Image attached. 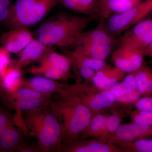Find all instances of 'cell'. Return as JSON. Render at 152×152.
<instances>
[{
	"instance_id": "obj_1",
	"label": "cell",
	"mask_w": 152,
	"mask_h": 152,
	"mask_svg": "<svg viewBox=\"0 0 152 152\" xmlns=\"http://www.w3.org/2000/svg\"><path fill=\"white\" fill-rule=\"evenodd\" d=\"M94 18V16L58 13L39 27L37 31L38 39L48 46L75 47Z\"/></svg>"
},
{
	"instance_id": "obj_2",
	"label": "cell",
	"mask_w": 152,
	"mask_h": 152,
	"mask_svg": "<svg viewBox=\"0 0 152 152\" xmlns=\"http://www.w3.org/2000/svg\"><path fill=\"white\" fill-rule=\"evenodd\" d=\"M48 106L25 111L24 121L29 135L37 140L40 152H57L63 144L64 130Z\"/></svg>"
},
{
	"instance_id": "obj_3",
	"label": "cell",
	"mask_w": 152,
	"mask_h": 152,
	"mask_svg": "<svg viewBox=\"0 0 152 152\" xmlns=\"http://www.w3.org/2000/svg\"><path fill=\"white\" fill-rule=\"evenodd\" d=\"M60 97L50 103V107L62 126L63 145L79 139L81 133L89 123L94 113L78 100L58 94Z\"/></svg>"
},
{
	"instance_id": "obj_4",
	"label": "cell",
	"mask_w": 152,
	"mask_h": 152,
	"mask_svg": "<svg viewBox=\"0 0 152 152\" xmlns=\"http://www.w3.org/2000/svg\"><path fill=\"white\" fill-rule=\"evenodd\" d=\"M60 4V0H16L10 15L2 24L9 29L32 26Z\"/></svg>"
},
{
	"instance_id": "obj_5",
	"label": "cell",
	"mask_w": 152,
	"mask_h": 152,
	"mask_svg": "<svg viewBox=\"0 0 152 152\" xmlns=\"http://www.w3.org/2000/svg\"><path fill=\"white\" fill-rule=\"evenodd\" d=\"M58 94L76 98L89 109L94 114L112 108L118 104L115 97L110 90L101 89L88 83L77 82L75 84L67 85Z\"/></svg>"
},
{
	"instance_id": "obj_6",
	"label": "cell",
	"mask_w": 152,
	"mask_h": 152,
	"mask_svg": "<svg viewBox=\"0 0 152 152\" xmlns=\"http://www.w3.org/2000/svg\"><path fill=\"white\" fill-rule=\"evenodd\" d=\"M39 64L30 69V72L36 75L58 80H67L70 76L72 65L66 55L61 54L50 49L40 61Z\"/></svg>"
},
{
	"instance_id": "obj_7",
	"label": "cell",
	"mask_w": 152,
	"mask_h": 152,
	"mask_svg": "<svg viewBox=\"0 0 152 152\" xmlns=\"http://www.w3.org/2000/svg\"><path fill=\"white\" fill-rule=\"evenodd\" d=\"M152 10V0H144L127 11L112 15L104 25L113 35L121 34L143 20Z\"/></svg>"
},
{
	"instance_id": "obj_8",
	"label": "cell",
	"mask_w": 152,
	"mask_h": 152,
	"mask_svg": "<svg viewBox=\"0 0 152 152\" xmlns=\"http://www.w3.org/2000/svg\"><path fill=\"white\" fill-rule=\"evenodd\" d=\"M145 57L142 50L121 44L112 55L115 66L126 73H132L143 64Z\"/></svg>"
},
{
	"instance_id": "obj_9",
	"label": "cell",
	"mask_w": 152,
	"mask_h": 152,
	"mask_svg": "<svg viewBox=\"0 0 152 152\" xmlns=\"http://www.w3.org/2000/svg\"><path fill=\"white\" fill-rule=\"evenodd\" d=\"M151 137H152V126L132 122L120 125L103 142L117 145L122 142H132Z\"/></svg>"
},
{
	"instance_id": "obj_10",
	"label": "cell",
	"mask_w": 152,
	"mask_h": 152,
	"mask_svg": "<svg viewBox=\"0 0 152 152\" xmlns=\"http://www.w3.org/2000/svg\"><path fill=\"white\" fill-rule=\"evenodd\" d=\"M152 42V19L142 20L120 39L121 44L143 50Z\"/></svg>"
},
{
	"instance_id": "obj_11",
	"label": "cell",
	"mask_w": 152,
	"mask_h": 152,
	"mask_svg": "<svg viewBox=\"0 0 152 152\" xmlns=\"http://www.w3.org/2000/svg\"><path fill=\"white\" fill-rule=\"evenodd\" d=\"M57 152H125L115 144L109 143L97 139H78L62 145Z\"/></svg>"
},
{
	"instance_id": "obj_12",
	"label": "cell",
	"mask_w": 152,
	"mask_h": 152,
	"mask_svg": "<svg viewBox=\"0 0 152 152\" xmlns=\"http://www.w3.org/2000/svg\"><path fill=\"white\" fill-rule=\"evenodd\" d=\"M33 39L28 28H17L3 33L0 37V43L10 53H19Z\"/></svg>"
},
{
	"instance_id": "obj_13",
	"label": "cell",
	"mask_w": 152,
	"mask_h": 152,
	"mask_svg": "<svg viewBox=\"0 0 152 152\" xmlns=\"http://www.w3.org/2000/svg\"><path fill=\"white\" fill-rule=\"evenodd\" d=\"M50 49L38 39H35L34 38L30 43L19 53L18 59L11 64L22 69L34 62L39 61Z\"/></svg>"
},
{
	"instance_id": "obj_14",
	"label": "cell",
	"mask_w": 152,
	"mask_h": 152,
	"mask_svg": "<svg viewBox=\"0 0 152 152\" xmlns=\"http://www.w3.org/2000/svg\"><path fill=\"white\" fill-rule=\"evenodd\" d=\"M126 72L119 68L107 64L95 72L90 83L101 89L110 90L113 86L123 80Z\"/></svg>"
},
{
	"instance_id": "obj_15",
	"label": "cell",
	"mask_w": 152,
	"mask_h": 152,
	"mask_svg": "<svg viewBox=\"0 0 152 152\" xmlns=\"http://www.w3.org/2000/svg\"><path fill=\"white\" fill-rule=\"evenodd\" d=\"M117 43V40L114 36L106 28L104 24L101 23L94 29L83 32L76 45L81 44L92 43L113 47Z\"/></svg>"
},
{
	"instance_id": "obj_16",
	"label": "cell",
	"mask_w": 152,
	"mask_h": 152,
	"mask_svg": "<svg viewBox=\"0 0 152 152\" xmlns=\"http://www.w3.org/2000/svg\"><path fill=\"white\" fill-rule=\"evenodd\" d=\"M67 85L45 77L35 76L28 80H24L22 88L35 90L42 94H53L61 92Z\"/></svg>"
},
{
	"instance_id": "obj_17",
	"label": "cell",
	"mask_w": 152,
	"mask_h": 152,
	"mask_svg": "<svg viewBox=\"0 0 152 152\" xmlns=\"http://www.w3.org/2000/svg\"><path fill=\"white\" fill-rule=\"evenodd\" d=\"M24 143L23 131L16 128L11 121L0 139V152H16L19 147Z\"/></svg>"
},
{
	"instance_id": "obj_18",
	"label": "cell",
	"mask_w": 152,
	"mask_h": 152,
	"mask_svg": "<svg viewBox=\"0 0 152 152\" xmlns=\"http://www.w3.org/2000/svg\"><path fill=\"white\" fill-rule=\"evenodd\" d=\"M24 79L21 69L11 64L1 77V89L0 94H10L22 88Z\"/></svg>"
},
{
	"instance_id": "obj_19",
	"label": "cell",
	"mask_w": 152,
	"mask_h": 152,
	"mask_svg": "<svg viewBox=\"0 0 152 152\" xmlns=\"http://www.w3.org/2000/svg\"><path fill=\"white\" fill-rule=\"evenodd\" d=\"M144 0H107L100 6L99 15L108 19L114 14L119 13L132 8Z\"/></svg>"
},
{
	"instance_id": "obj_20",
	"label": "cell",
	"mask_w": 152,
	"mask_h": 152,
	"mask_svg": "<svg viewBox=\"0 0 152 152\" xmlns=\"http://www.w3.org/2000/svg\"><path fill=\"white\" fill-rule=\"evenodd\" d=\"M135 81L137 89L142 96H150L152 95V69L143 64L132 72Z\"/></svg>"
},
{
	"instance_id": "obj_21",
	"label": "cell",
	"mask_w": 152,
	"mask_h": 152,
	"mask_svg": "<svg viewBox=\"0 0 152 152\" xmlns=\"http://www.w3.org/2000/svg\"><path fill=\"white\" fill-rule=\"evenodd\" d=\"M113 47L92 43L79 44L75 47L74 50L86 56L105 60L111 53Z\"/></svg>"
},
{
	"instance_id": "obj_22",
	"label": "cell",
	"mask_w": 152,
	"mask_h": 152,
	"mask_svg": "<svg viewBox=\"0 0 152 152\" xmlns=\"http://www.w3.org/2000/svg\"><path fill=\"white\" fill-rule=\"evenodd\" d=\"M66 56L70 60L72 66H75L77 69L88 68L96 71L101 69L107 64L105 60L96 59L86 56L74 50L68 52Z\"/></svg>"
},
{
	"instance_id": "obj_23",
	"label": "cell",
	"mask_w": 152,
	"mask_h": 152,
	"mask_svg": "<svg viewBox=\"0 0 152 152\" xmlns=\"http://www.w3.org/2000/svg\"><path fill=\"white\" fill-rule=\"evenodd\" d=\"M106 116L102 112L94 114L88 124L81 133L79 139H99L103 130Z\"/></svg>"
},
{
	"instance_id": "obj_24",
	"label": "cell",
	"mask_w": 152,
	"mask_h": 152,
	"mask_svg": "<svg viewBox=\"0 0 152 152\" xmlns=\"http://www.w3.org/2000/svg\"><path fill=\"white\" fill-rule=\"evenodd\" d=\"M122 110H118L115 109L112 112L111 115H107L102 132L98 140L104 141L107 137L113 133L119 127L124 113Z\"/></svg>"
},
{
	"instance_id": "obj_25",
	"label": "cell",
	"mask_w": 152,
	"mask_h": 152,
	"mask_svg": "<svg viewBox=\"0 0 152 152\" xmlns=\"http://www.w3.org/2000/svg\"><path fill=\"white\" fill-rule=\"evenodd\" d=\"M125 152H152V139L143 138L117 144Z\"/></svg>"
},
{
	"instance_id": "obj_26",
	"label": "cell",
	"mask_w": 152,
	"mask_h": 152,
	"mask_svg": "<svg viewBox=\"0 0 152 152\" xmlns=\"http://www.w3.org/2000/svg\"><path fill=\"white\" fill-rule=\"evenodd\" d=\"M50 102V99H25L17 100L14 101L12 104L17 112H21L48 105Z\"/></svg>"
},
{
	"instance_id": "obj_27",
	"label": "cell",
	"mask_w": 152,
	"mask_h": 152,
	"mask_svg": "<svg viewBox=\"0 0 152 152\" xmlns=\"http://www.w3.org/2000/svg\"><path fill=\"white\" fill-rule=\"evenodd\" d=\"M137 86L134 77L132 73L125 76L121 82L117 83L110 89L111 92L115 97L136 89Z\"/></svg>"
},
{
	"instance_id": "obj_28",
	"label": "cell",
	"mask_w": 152,
	"mask_h": 152,
	"mask_svg": "<svg viewBox=\"0 0 152 152\" xmlns=\"http://www.w3.org/2000/svg\"><path fill=\"white\" fill-rule=\"evenodd\" d=\"M129 113L132 122L152 126V112L136 109L130 111Z\"/></svg>"
},
{
	"instance_id": "obj_29",
	"label": "cell",
	"mask_w": 152,
	"mask_h": 152,
	"mask_svg": "<svg viewBox=\"0 0 152 152\" xmlns=\"http://www.w3.org/2000/svg\"><path fill=\"white\" fill-rule=\"evenodd\" d=\"M81 10L82 14L94 16L99 13L100 0H77Z\"/></svg>"
},
{
	"instance_id": "obj_30",
	"label": "cell",
	"mask_w": 152,
	"mask_h": 152,
	"mask_svg": "<svg viewBox=\"0 0 152 152\" xmlns=\"http://www.w3.org/2000/svg\"><path fill=\"white\" fill-rule=\"evenodd\" d=\"M142 95L136 89L132 91L125 94H124L115 97L117 103L124 105H130L134 103L136 101L141 98Z\"/></svg>"
},
{
	"instance_id": "obj_31",
	"label": "cell",
	"mask_w": 152,
	"mask_h": 152,
	"mask_svg": "<svg viewBox=\"0 0 152 152\" xmlns=\"http://www.w3.org/2000/svg\"><path fill=\"white\" fill-rule=\"evenodd\" d=\"M12 4V0H0V24H2L8 18Z\"/></svg>"
},
{
	"instance_id": "obj_32",
	"label": "cell",
	"mask_w": 152,
	"mask_h": 152,
	"mask_svg": "<svg viewBox=\"0 0 152 152\" xmlns=\"http://www.w3.org/2000/svg\"><path fill=\"white\" fill-rule=\"evenodd\" d=\"M12 121L11 115L4 106L0 105V139L3 132Z\"/></svg>"
},
{
	"instance_id": "obj_33",
	"label": "cell",
	"mask_w": 152,
	"mask_h": 152,
	"mask_svg": "<svg viewBox=\"0 0 152 152\" xmlns=\"http://www.w3.org/2000/svg\"><path fill=\"white\" fill-rule=\"evenodd\" d=\"M136 108L140 110L152 112V97L140 98L134 104Z\"/></svg>"
},
{
	"instance_id": "obj_34",
	"label": "cell",
	"mask_w": 152,
	"mask_h": 152,
	"mask_svg": "<svg viewBox=\"0 0 152 152\" xmlns=\"http://www.w3.org/2000/svg\"><path fill=\"white\" fill-rule=\"evenodd\" d=\"M80 75L86 80L87 83H90L96 71L88 68L78 69Z\"/></svg>"
},
{
	"instance_id": "obj_35",
	"label": "cell",
	"mask_w": 152,
	"mask_h": 152,
	"mask_svg": "<svg viewBox=\"0 0 152 152\" xmlns=\"http://www.w3.org/2000/svg\"><path fill=\"white\" fill-rule=\"evenodd\" d=\"M145 56L149 57L152 60V42L147 48L143 50Z\"/></svg>"
},
{
	"instance_id": "obj_36",
	"label": "cell",
	"mask_w": 152,
	"mask_h": 152,
	"mask_svg": "<svg viewBox=\"0 0 152 152\" xmlns=\"http://www.w3.org/2000/svg\"><path fill=\"white\" fill-rule=\"evenodd\" d=\"M107 0H100V6L102 4H103ZM100 7V6H99Z\"/></svg>"
},
{
	"instance_id": "obj_37",
	"label": "cell",
	"mask_w": 152,
	"mask_h": 152,
	"mask_svg": "<svg viewBox=\"0 0 152 152\" xmlns=\"http://www.w3.org/2000/svg\"><path fill=\"white\" fill-rule=\"evenodd\" d=\"M151 13H152V10L151 12Z\"/></svg>"
},
{
	"instance_id": "obj_38",
	"label": "cell",
	"mask_w": 152,
	"mask_h": 152,
	"mask_svg": "<svg viewBox=\"0 0 152 152\" xmlns=\"http://www.w3.org/2000/svg\"></svg>"
}]
</instances>
